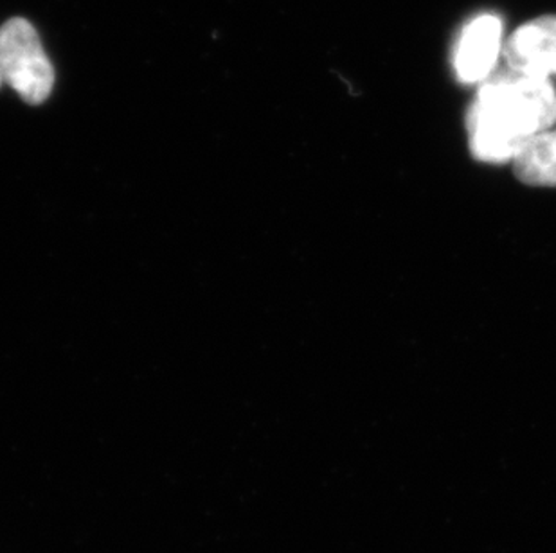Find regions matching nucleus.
<instances>
[{"label": "nucleus", "instance_id": "obj_4", "mask_svg": "<svg viewBox=\"0 0 556 553\" xmlns=\"http://www.w3.org/2000/svg\"><path fill=\"white\" fill-rule=\"evenodd\" d=\"M504 56L519 73L556 76V16H539L520 26L504 46Z\"/></svg>", "mask_w": 556, "mask_h": 553}, {"label": "nucleus", "instance_id": "obj_6", "mask_svg": "<svg viewBox=\"0 0 556 553\" xmlns=\"http://www.w3.org/2000/svg\"><path fill=\"white\" fill-rule=\"evenodd\" d=\"M0 85H2V76H0Z\"/></svg>", "mask_w": 556, "mask_h": 553}, {"label": "nucleus", "instance_id": "obj_1", "mask_svg": "<svg viewBox=\"0 0 556 553\" xmlns=\"http://www.w3.org/2000/svg\"><path fill=\"white\" fill-rule=\"evenodd\" d=\"M555 123L556 92L549 78L514 68L494 73L468 108V147L479 163H514L531 137Z\"/></svg>", "mask_w": 556, "mask_h": 553}, {"label": "nucleus", "instance_id": "obj_3", "mask_svg": "<svg viewBox=\"0 0 556 553\" xmlns=\"http://www.w3.org/2000/svg\"><path fill=\"white\" fill-rule=\"evenodd\" d=\"M503 51V22L495 15H481L463 27L454 49V73L459 83H483L494 74Z\"/></svg>", "mask_w": 556, "mask_h": 553}, {"label": "nucleus", "instance_id": "obj_2", "mask_svg": "<svg viewBox=\"0 0 556 553\" xmlns=\"http://www.w3.org/2000/svg\"><path fill=\"white\" fill-rule=\"evenodd\" d=\"M0 76L29 105H42L53 92V65L26 18L16 16L0 27Z\"/></svg>", "mask_w": 556, "mask_h": 553}, {"label": "nucleus", "instance_id": "obj_5", "mask_svg": "<svg viewBox=\"0 0 556 553\" xmlns=\"http://www.w3.org/2000/svg\"><path fill=\"white\" fill-rule=\"evenodd\" d=\"M515 177L531 188H556V130L531 137L514 158Z\"/></svg>", "mask_w": 556, "mask_h": 553}]
</instances>
